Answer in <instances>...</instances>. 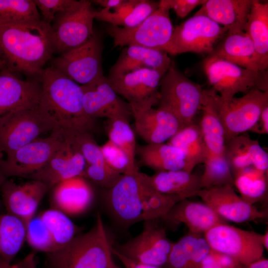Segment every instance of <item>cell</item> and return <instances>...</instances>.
I'll use <instances>...</instances> for the list:
<instances>
[{
	"label": "cell",
	"mask_w": 268,
	"mask_h": 268,
	"mask_svg": "<svg viewBox=\"0 0 268 268\" xmlns=\"http://www.w3.org/2000/svg\"><path fill=\"white\" fill-rule=\"evenodd\" d=\"M104 159L107 165L118 173L129 174V160L125 152L108 140L100 146Z\"/></svg>",
	"instance_id": "obj_45"
},
{
	"label": "cell",
	"mask_w": 268,
	"mask_h": 268,
	"mask_svg": "<svg viewBox=\"0 0 268 268\" xmlns=\"http://www.w3.org/2000/svg\"><path fill=\"white\" fill-rule=\"evenodd\" d=\"M41 92L38 104L41 113L64 134L88 133L96 128V120L85 112L81 85L51 67L40 76Z\"/></svg>",
	"instance_id": "obj_2"
},
{
	"label": "cell",
	"mask_w": 268,
	"mask_h": 268,
	"mask_svg": "<svg viewBox=\"0 0 268 268\" xmlns=\"http://www.w3.org/2000/svg\"><path fill=\"white\" fill-rule=\"evenodd\" d=\"M201 235L189 232L173 243L165 265L169 268H192L193 251Z\"/></svg>",
	"instance_id": "obj_42"
},
{
	"label": "cell",
	"mask_w": 268,
	"mask_h": 268,
	"mask_svg": "<svg viewBox=\"0 0 268 268\" xmlns=\"http://www.w3.org/2000/svg\"><path fill=\"white\" fill-rule=\"evenodd\" d=\"M105 130L108 140L122 149L129 160V174H133L138 170L135 162L136 140L130 120L125 117H115L106 119Z\"/></svg>",
	"instance_id": "obj_38"
},
{
	"label": "cell",
	"mask_w": 268,
	"mask_h": 268,
	"mask_svg": "<svg viewBox=\"0 0 268 268\" xmlns=\"http://www.w3.org/2000/svg\"><path fill=\"white\" fill-rule=\"evenodd\" d=\"M199 268H222L218 263L210 249L201 262Z\"/></svg>",
	"instance_id": "obj_51"
},
{
	"label": "cell",
	"mask_w": 268,
	"mask_h": 268,
	"mask_svg": "<svg viewBox=\"0 0 268 268\" xmlns=\"http://www.w3.org/2000/svg\"><path fill=\"white\" fill-rule=\"evenodd\" d=\"M215 101L224 129L226 143L253 127L263 109L268 106V91L254 89L241 97L235 96L228 100H222L216 92Z\"/></svg>",
	"instance_id": "obj_10"
},
{
	"label": "cell",
	"mask_w": 268,
	"mask_h": 268,
	"mask_svg": "<svg viewBox=\"0 0 268 268\" xmlns=\"http://www.w3.org/2000/svg\"><path fill=\"white\" fill-rule=\"evenodd\" d=\"M103 7V8L115 9L121 5L125 0H94L90 1Z\"/></svg>",
	"instance_id": "obj_52"
},
{
	"label": "cell",
	"mask_w": 268,
	"mask_h": 268,
	"mask_svg": "<svg viewBox=\"0 0 268 268\" xmlns=\"http://www.w3.org/2000/svg\"><path fill=\"white\" fill-rule=\"evenodd\" d=\"M219 265L222 268H235L239 263L232 256L211 249Z\"/></svg>",
	"instance_id": "obj_48"
},
{
	"label": "cell",
	"mask_w": 268,
	"mask_h": 268,
	"mask_svg": "<svg viewBox=\"0 0 268 268\" xmlns=\"http://www.w3.org/2000/svg\"><path fill=\"white\" fill-rule=\"evenodd\" d=\"M0 50L5 69L40 77L55 52L52 25L42 19L18 22L0 20Z\"/></svg>",
	"instance_id": "obj_1"
},
{
	"label": "cell",
	"mask_w": 268,
	"mask_h": 268,
	"mask_svg": "<svg viewBox=\"0 0 268 268\" xmlns=\"http://www.w3.org/2000/svg\"><path fill=\"white\" fill-rule=\"evenodd\" d=\"M111 244L100 214L87 232L78 234L67 244L46 254V268H107Z\"/></svg>",
	"instance_id": "obj_4"
},
{
	"label": "cell",
	"mask_w": 268,
	"mask_h": 268,
	"mask_svg": "<svg viewBox=\"0 0 268 268\" xmlns=\"http://www.w3.org/2000/svg\"><path fill=\"white\" fill-rule=\"evenodd\" d=\"M172 62L165 51L137 46H128L123 50L111 67L108 77L140 69L156 70L165 74Z\"/></svg>",
	"instance_id": "obj_26"
},
{
	"label": "cell",
	"mask_w": 268,
	"mask_h": 268,
	"mask_svg": "<svg viewBox=\"0 0 268 268\" xmlns=\"http://www.w3.org/2000/svg\"><path fill=\"white\" fill-rule=\"evenodd\" d=\"M254 45L263 70L268 67V2L254 0L246 31Z\"/></svg>",
	"instance_id": "obj_35"
},
{
	"label": "cell",
	"mask_w": 268,
	"mask_h": 268,
	"mask_svg": "<svg viewBox=\"0 0 268 268\" xmlns=\"http://www.w3.org/2000/svg\"><path fill=\"white\" fill-rule=\"evenodd\" d=\"M0 20L25 22L41 20L40 13L32 0H0Z\"/></svg>",
	"instance_id": "obj_41"
},
{
	"label": "cell",
	"mask_w": 268,
	"mask_h": 268,
	"mask_svg": "<svg viewBox=\"0 0 268 268\" xmlns=\"http://www.w3.org/2000/svg\"><path fill=\"white\" fill-rule=\"evenodd\" d=\"M0 268H16L14 265H11L0 258Z\"/></svg>",
	"instance_id": "obj_56"
},
{
	"label": "cell",
	"mask_w": 268,
	"mask_h": 268,
	"mask_svg": "<svg viewBox=\"0 0 268 268\" xmlns=\"http://www.w3.org/2000/svg\"><path fill=\"white\" fill-rule=\"evenodd\" d=\"M64 134L53 132L39 137L0 160V172L7 178H28L43 168L60 146Z\"/></svg>",
	"instance_id": "obj_11"
},
{
	"label": "cell",
	"mask_w": 268,
	"mask_h": 268,
	"mask_svg": "<svg viewBox=\"0 0 268 268\" xmlns=\"http://www.w3.org/2000/svg\"><path fill=\"white\" fill-rule=\"evenodd\" d=\"M158 219L144 221L140 233L126 243L113 247L118 252L137 263L160 267L166 264L173 243L167 238Z\"/></svg>",
	"instance_id": "obj_15"
},
{
	"label": "cell",
	"mask_w": 268,
	"mask_h": 268,
	"mask_svg": "<svg viewBox=\"0 0 268 268\" xmlns=\"http://www.w3.org/2000/svg\"><path fill=\"white\" fill-rule=\"evenodd\" d=\"M224 155L233 176L240 170L251 166L268 173V154L259 141L244 133L225 143Z\"/></svg>",
	"instance_id": "obj_25"
},
{
	"label": "cell",
	"mask_w": 268,
	"mask_h": 268,
	"mask_svg": "<svg viewBox=\"0 0 268 268\" xmlns=\"http://www.w3.org/2000/svg\"><path fill=\"white\" fill-rule=\"evenodd\" d=\"M203 164L204 171L201 175V189L224 185L234 188L233 176L224 154L208 153Z\"/></svg>",
	"instance_id": "obj_40"
},
{
	"label": "cell",
	"mask_w": 268,
	"mask_h": 268,
	"mask_svg": "<svg viewBox=\"0 0 268 268\" xmlns=\"http://www.w3.org/2000/svg\"><path fill=\"white\" fill-rule=\"evenodd\" d=\"M102 51L101 38L94 32L84 44L55 59L52 67L77 83L88 84L104 75Z\"/></svg>",
	"instance_id": "obj_13"
},
{
	"label": "cell",
	"mask_w": 268,
	"mask_h": 268,
	"mask_svg": "<svg viewBox=\"0 0 268 268\" xmlns=\"http://www.w3.org/2000/svg\"><path fill=\"white\" fill-rule=\"evenodd\" d=\"M204 90L182 73L172 61L160 81L158 108L172 114L183 128L194 123L201 111Z\"/></svg>",
	"instance_id": "obj_5"
},
{
	"label": "cell",
	"mask_w": 268,
	"mask_h": 268,
	"mask_svg": "<svg viewBox=\"0 0 268 268\" xmlns=\"http://www.w3.org/2000/svg\"><path fill=\"white\" fill-rule=\"evenodd\" d=\"M111 252L121 262L125 268H160V267L145 265L133 261L118 252L111 245Z\"/></svg>",
	"instance_id": "obj_49"
},
{
	"label": "cell",
	"mask_w": 268,
	"mask_h": 268,
	"mask_svg": "<svg viewBox=\"0 0 268 268\" xmlns=\"http://www.w3.org/2000/svg\"><path fill=\"white\" fill-rule=\"evenodd\" d=\"M159 1L148 0H125L115 9L102 8L94 11V19L121 27L137 25L156 10Z\"/></svg>",
	"instance_id": "obj_30"
},
{
	"label": "cell",
	"mask_w": 268,
	"mask_h": 268,
	"mask_svg": "<svg viewBox=\"0 0 268 268\" xmlns=\"http://www.w3.org/2000/svg\"><path fill=\"white\" fill-rule=\"evenodd\" d=\"M234 188L240 197L249 204L266 200L268 192V173L253 166L246 167L234 176Z\"/></svg>",
	"instance_id": "obj_36"
},
{
	"label": "cell",
	"mask_w": 268,
	"mask_h": 268,
	"mask_svg": "<svg viewBox=\"0 0 268 268\" xmlns=\"http://www.w3.org/2000/svg\"><path fill=\"white\" fill-rule=\"evenodd\" d=\"M40 83L22 80L6 69L0 72V117L12 111L38 105Z\"/></svg>",
	"instance_id": "obj_22"
},
{
	"label": "cell",
	"mask_w": 268,
	"mask_h": 268,
	"mask_svg": "<svg viewBox=\"0 0 268 268\" xmlns=\"http://www.w3.org/2000/svg\"><path fill=\"white\" fill-rule=\"evenodd\" d=\"M254 0H206L195 15L206 16L230 32L246 31Z\"/></svg>",
	"instance_id": "obj_27"
},
{
	"label": "cell",
	"mask_w": 268,
	"mask_h": 268,
	"mask_svg": "<svg viewBox=\"0 0 268 268\" xmlns=\"http://www.w3.org/2000/svg\"><path fill=\"white\" fill-rule=\"evenodd\" d=\"M167 143L183 152L184 170L190 173L197 165L203 164L209 153L200 126L195 123L182 128Z\"/></svg>",
	"instance_id": "obj_34"
},
{
	"label": "cell",
	"mask_w": 268,
	"mask_h": 268,
	"mask_svg": "<svg viewBox=\"0 0 268 268\" xmlns=\"http://www.w3.org/2000/svg\"><path fill=\"white\" fill-rule=\"evenodd\" d=\"M107 268H121L117 265L113 260V254L111 252V247L108 254Z\"/></svg>",
	"instance_id": "obj_54"
},
{
	"label": "cell",
	"mask_w": 268,
	"mask_h": 268,
	"mask_svg": "<svg viewBox=\"0 0 268 268\" xmlns=\"http://www.w3.org/2000/svg\"><path fill=\"white\" fill-rule=\"evenodd\" d=\"M149 175L138 171L124 174L106 196L108 207L122 224L162 219L171 208L182 200L161 193L150 184Z\"/></svg>",
	"instance_id": "obj_3"
},
{
	"label": "cell",
	"mask_w": 268,
	"mask_h": 268,
	"mask_svg": "<svg viewBox=\"0 0 268 268\" xmlns=\"http://www.w3.org/2000/svg\"><path fill=\"white\" fill-rule=\"evenodd\" d=\"M54 131L38 105L12 111L0 117V151L8 156L43 133Z\"/></svg>",
	"instance_id": "obj_8"
},
{
	"label": "cell",
	"mask_w": 268,
	"mask_h": 268,
	"mask_svg": "<svg viewBox=\"0 0 268 268\" xmlns=\"http://www.w3.org/2000/svg\"><path fill=\"white\" fill-rule=\"evenodd\" d=\"M148 178L158 192L178 196L182 200L196 196L201 189V175L184 170L156 172Z\"/></svg>",
	"instance_id": "obj_32"
},
{
	"label": "cell",
	"mask_w": 268,
	"mask_h": 268,
	"mask_svg": "<svg viewBox=\"0 0 268 268\" xmlns=\"http://www.w3.org/2000/svg\"><path fill=\"white\" fill-rule=\"evenodd\" d=\"M94 197L87 180L76 176L63 181L53 187L52 201L55 208L67 215H77L86 210Z\"/></svg>",
	"instance_id": "obj_28"
},
{
	"label": "cell",
	"mask_w": 268,
	"mask_h": 268,
	"mask_svg": "<svg viewBox=\"0 0 268 268\" xmlns=\"http://www.w3.org/2000/svg\"><path fill=\"white\" fill-rule=\"evenodd\" d=\"M215 93L212 89H205L199 125L209 153L220 155L224 153L225 132L215 103Z\"/></svg>",
	"instance_id": "obj_31"
},
{
	"label": "cell",
	"mask_w": 268,
	"mask_h": 268,
	"mask_svg": "<svg viewBox=\"0 0 268 268\" xmlns=\"http://www.w3.org/2000/svg\"><path fill=\"white\" fill-rule=\"evenodd\" d=\"M6 178H7L6 177H5L2 173L0 172V209L1 202H2L1 200V197H0V188L3 182L4 181V180Z\"/></svg>",
	"instance_id": "obj_57"
},
{
	"label": "cell",
	"mask_w": 268,
	"mask_h": 268,
	"mask_svg": "<svg viewBox=\"0 0 268 268\" xmlns=\"http://www.w3.org/2000/svg\"><path fill=\"white\" fill-rule=\"evenodd\" d=\"M14 266L16 268H39L37 266L35 253L30 252Z\"/></svg>",
	"instance_id": "obj_50"
},
{
	"label": "cell",
	"mask_w": 268,
	"mask_h": 268,
	"mask_svg": "<svg viewBox=\"0 0 268 268\" xmlns=\"http://www.w3.org/2000/svg\"><path fill=\"white\" fill-rule=\"evenodd\" d=\"M39 216L49 230L57 250L67 244L78 234V227L67 215L58 209L45 210Z\"/></svg>",
	"instance_id": "obj_39"
},
{
	"label": "cell",
	"mask_w": 268,
	"mask_h": 268,
	"mask_svg": "<svg viewBox=\"0 0 268 268\" xmlns=\"http://www.w3.org/2000/svg\"><path fill=\"white\" fill-rule=\"evenodd\" d=\"M169 10L159 5L137 25L126 28L110 24L107 33L113 38L115 47L137 46L163 51L174 29Z\"/></svg>",
	"instance_id": "obj_9"
},
{
	"label": "cell",
	"mask_w": 268,
	"mask_h": 268,
	"mask_svg": "<svg viewBox=\"0 0 268 268\" xmlns=\"http://www.w3.org/2000/svg\"><path fill=\"white\" fill-rule=\"evenodd\" d=\"M262 236L227 223L216 225L203 234L211 249L228 254L246 265L262 257L264 249Z\"/></svg>",
	"instance_id": "obj_12"
},
{
	"label": "cell",
	"mask_w": 268,
	"mask_h": 268,
	"mask_svg": "<svg viewBox=\"0 0 268 268\" xmlns=\"http://www.w3.org/2000/svg\"><path fill=\"white\" fill-rule=\"evenodd\" d=\"M262 243L264 248L268 250V231L265 232L264 234H262Z\"/></svg>",
	"instance_id": "obj_55"
},
{
	"label": "cell",
	"mask_w": 268,
	"mask_h": 268,
	"mask_svg": "<svg viewBox=\"0 0 268 268\" xmlns=\"http://www.w3.org/2000/svg\"><path fill=\"white\" fill-rule=\"evenodd\" d=\"M136 133L147 144L165 143L182 127L172 114L150 107L132 111Z\"/></svg>",
	"instance_id": "obj_21"
},
{
	"label": "cell",
	"mask_w": 268,
	"mask_h": 268,
	"mask_svg": "<svg viewBox=\"0 0 268 268\" xmlns=\"http://www.w3.org/2000/svg\"><path fill=\"white\" fill-rule=\"evenodd\" d=\"M3 153L0 151V160L3 158Z\"/></svg>",
	"instance_id": "obj_60"
},
{
	"label": "cell",
	"mask_w": 268,
	"mask_h": 268,
	"mask_svg": "<svg viewBox=\"0 0 268 268\" xmlns=\"http://www.w3.org/2000/svg\"><path fill=\"white\" fill-rule=\"evenodd\" d=\"M228 30L206 16L194 15L174 28L163 51L172 55L192 52L207 56Z\"/></svg>",
	"instance_id": "obj_7"
},
{
	"label": "cell",
	"mask_w": 268,
	"mask_h": 268,
	"mask_svg": "<svg viewBox=\"0 0 268 268\" xmlns=\"http://www.w3.org/2000/svg\"><path fill=\"white\" fill-rule=\"evenodd\" d=\"M202 67L211 89L223 100L254 89L268 91V70H251L211 55L203 60Z\"/></svg>",
	"instance_id": "obj_6"
},
{
	"label": "cell",
	"mask_w": 268,
	"mask_h": 268,
	"mask_svg": "<svg viewBox=\"0 0 268 268\" xmlns=\"http://www.w3.org/2000/svg\"><path fill=\"white\" fill-rule=\"evenodd\" d=\"M196 196L226 221L242 223L267 217L266 211L246 202L230 185L201 189Z\"/></svg>",
	"instance_id": "obj_17"
},
{
	"label": "cell",
	"mask_w": 268,
	"mask_h": 268,
	"mask_svg": "<svg viewBox=\"0 0 268 268\" xmlns=\"http://www.w3.org/2000/svg\"><path fill=\"white\" fill-rule=\"evenodd\" d=\"M24 223L7 213L0 214V258L10 263L26 241Z\"/></svg>",
	"instance_id": "obj_37"
},
{
	"label": "cell",
	"mask_w": 268,
	"mask_h": 268,
	"mask_svg": "<svg viewBox=\"0 0 268 268\" xmlns=\"http://www.w3.org/2000/svg\"><path fill=\"white\" fill-rule=\"evenodd\" d=\"M90 1L80 0L72 9L58 15L52 26L55 52L61 55L86 42L94 34Z\"/></svg>",
	"instance_id": "obj_14"
},
{
	"label": "cell",
	"mask_w": 268,
	"mask_h": 268,
	"mask_svg": "<svg viewBox=\"0 0 268 268\" xmlns=\"http://www.w3.org/2000/svg\"><path fill=\"white\" fill-rule=\"evenodd\" d=\"M84 158L85 167L81 177L107 189L112 188L122 174L110 168L106 163L100 146L93 134L84 133L72 134Z\"/></svg>",
	"instance_id": "obj_23"
},
{
	"label": "cell",
	"mask_w": 268,
	"mask_h": 268,
	"mask_svg": "<svg viewBox=\"0 0 268 268\" xmlns=\"http://www.w3.org/2000/svg\"><path fill=\"white\" fill-rule=\"evenodd\" d=\"M136 155L140 164L156 172L184 170L185 156L167 143L137 145Z\"/></svg>",
	"instance_id": "obj_33"
},
{
	"label": "cell",
	"mask_w": 268,
	"mask_h": 268,
	"mask_svg": "<svg viewBox=\"0 0 268 268\" xmlns=\"http://www.w3.org/2000/svg\"><path fill=\"white\" fill-rule=\"evenodd\" d=\"M206 0H161L159 5L170 10L173 9L176 15L184 18L196 7L203 4Z\"/></svg>",
	"instance_id": "obj_46"
},
{
	"label": "cell",
	"mask_w": 268,
	"mask_h": 268,
	"mask_svg": "<svg viewBox=\"0 0 268 268\" xmlns=\"http://www.w3.org/2000/svg\"><path fill=\"white\" fill-rule=\"evenodd\" d=\"M250 132L259 134H268V106L263 109L258 120Z\"/></svg>",
	"instance_id": "obj_47"
},
{
	"label": "cell",
	"mask_w": 268,
	"mask_h": 268,
	"mask_svg": "<svg viewBox=\"0 0 268 268\" xmlns=\"http://www.w3.org/2000/svg\"><path fill=\"white\" fill-rule=\"evenodd\" d=\"M5 65L3 63H0V70H2L3 69H5Z\"/></svg>",
	"instance_id": "obj_59"
},
{
	"label": "cell",
	"mask_w": 268,
	"mask_h": 268,
	"mask_svg": "<svg viewBox=\"0 0 268 268\" xmlns=\"http://www.w3.org/2000/svg\"><path fill=\"white\" fill-rule=\"evenodd\" d=\"M86 113L91 118L106 119L132 117L129 104L122 99L104 75L88 84L81 85Z\"/></svg>",
	"instance_id": "obj_20"
},
{
	"label": "cell",
	"mask_w": 268,
	"mask_h": 268,
	"mask_svg": "<svg viewBox=\"0 0 268 268\" xmlns=\"http://www.w3.org/2000/svg\"><path fill=\"white\" fill-rule=\"evenodd\" d=\"M40 10L44 22L51 24L56 16L77 6L80 0H34Z\"/></svg>",
	"instance_id": "obj_44"
},
{
	"label": "cell",
	"mask_w": 268,
	"mask_h": 268,
	"mask_svg": "<svg viewBox=\"0 0 268 268\" xmlns=\"http://www.w3.org/2000/svg\"><path fill=\"white\" fill-rule=\"evenodd\" d=\"M248 268H268L267 259H259L248 264Z\"/></svg>",
	"instance_id": "obj_53"
},
{
	"label": "cell",
	"mask_w": 268,
	"mask_h": 268,
	"mask_svg": "<svg viewBox=\"0 0 268 268\" xmlns=\"http://www.w3.org/2000/svg\"><path fill=\"white\" fill-rule=\"evenodd\" d=\"M162 219L173 225L183 223L189 232L197 234H204L216 225L227 223L204 203L188 199L175 204Z\"/></svg>",
	"instance_id": "obj_24"
},
{
	"label": "cell",
	"mask_w": 268,
	"mask_h": 268,
	"mask_svg": "<svg viewBox=\"0 0 268 268\" xmlns=\"http://www.w3.org/2000/svg\"><path fill=\"white\" fill-rule=\"evenodd\" d=\"M164 74L156 70L140 69L107 78L113 90L127 100L133 111L158 104L160 83Z\"/></svg>",
	"instance_id": "obj_16"
},
{
	"label": "cell",
	"mask_w": 268,
	"mask_h": 268,
	"mask_svg": "<svg viewBox=\"0 0 268 268\" xmlns=\"http://www.w3.org/2000/svg\"><path fill=\"white\" fill-rule=\"evenodd\" d=\"M49 190L39 181L18 184L6 178L0 188L1 200L7 213L20 219L26 226Z\"/></svg>",
	"instance_id": "obj_19"
},
{
	"label": "cell",
	"mask_w": 268,
	"mask_h": 268,
	"mask_svg": "<svg viewBox=\"0 0 268 268\" xmlns=\"http://www.w3.org/2000/svg\"><path fill=\"white\" fill-rule=\"evenodd\" d=\"M26 242L35 251L47 254L57 250L49 230L39 215L34 216L26 225Z\"/></svg>",
	"instance_id": "obj_43"
},
{
	"label": "cell",
	"mask_w": 268,
	"mask_h": 268,
	"mask_svg": "<svg viewBox=\"0 0 268 268\" xmlns=\"http://www.w3.org/2000/svg\"><path fill=\"white\" fill-rule=\"evenodd\" d=\"M85 167L84 158L72 134H64L62 142L47 164L28 178L53 188L65 180L81 176Z\"/></svg>",
	"instance_id": "obj_18"
},
{
	"label": "cell",
	"mask_w": 268,
	"mask_h": 268,
	"mask_svg": "<svg viewBox=\"0 0 268 268\" xmlns=\"http://www.w3.org/2000/svg\"><path fill=\"white\" fill-rule=\"evenodd\" d=\"M0 63H3V64H5V62L4 61V59H3V56H2V53H1V52L0 50Z\"/></svg>",
	"instance_id": "obj_58"
},
{
	"label": "cell",
	"mask_w": 268,
	"mask_h": 268,
	"mask_svg": "<svg viewBox=\"0 0 268 268\" xmlns=\"http://www.w3.org/2000/svg\"><path fill=\"white\" fill-rule=\"evenodd\" d=\"M209 55L255 71L263 70L252 40L245 31H228Z\"/></svg>",
	"instance_id": "obj_29"
}]
</instances>
